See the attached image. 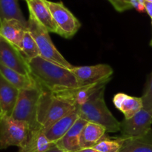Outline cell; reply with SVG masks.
Returning <instances> with one entry per match:
<instances>
[{"label": "cell", "instance_id": "obj_9", "mask_svg": "<svg viewBox=\"0 0 152 152\" xmlns=\"http://www.w3.org/2000/svg\"><path fill=\"white\" fill-rule=\"evenodd\" d=\"M79 82L80 88L107 83L113 75V68L107 64L75 67L71 69Z\"/></svg>", "mask_w": 152, "mask_h": 152}, {"label": "cell", "instance_id": "obj_23", "mask_svg": "<svg viewBox=\"0 0 152 152\" xmlns=\"http://www.w3.org/2000/svg\"><path fill=\"white\" fill-rule=\"evenodd\" d=\"M123 145V140L120 137L109 139L106 136L98 142L93 148L100 152H119Z\"/></svg>", "mask_w": 152, "mask_h": 152}, {"label": "cell", "instance_id": "obj_16", "mask_svg": "<svg viewBox=\"0 0 152 152\" xmlns=\"http://www.w3.org/2000/svg\"><path fill=\"white\" fill-rule=\"evenodd\" d=\"M113 102L118 110L124 115L125 119L129 120L143 108L141 97L132 96L125 93H118L114 96Z\"/></svg>", "mask_w": 152, "mask_h": 152}, {"label": "cell", "instance_id": "obj_32", "mask_svg": "<svg viewBox=\"0 0 152 152\" xmlns=\"http://www.w3.org/2000/svg\"><path fill=\"white\" fill-rule=\"evenodd\" d=\"M151 23H152V21H151ZM150 45L152 46V39H151V42H150Z\"/></svg>", "mask_w": 152, "mask_h": 152}, {"label": "cell", "instance_id": "obj_31", "mask_svg": "<svg viewBox=\"0 0 152 152\" xmlns=\"http://www.w3.org/2000/svg\"><path fill=\"white\" fill-rule=\"evenodd\" d=\"M145 1H149V2H152V0H145Z\"/></svg>", "mask_w": 152, "mask_h": 152}, {"label": "cell", "instance_id": "obj_29", "mask_svg": "<svg viewBox=\"0 0 152 152\" xmlns=\"http://www.w3.org/2000/svg\"><path fill=\"white\" fill-rule=\"evenodd\" d=\"M77 152H100L97 150L94 149L93 148H81L80 151H78Z\"/></svg>", "mask_w": 152, "mask_h": 152}, {"label": "cell", "instance_id": "obj_10", "mask_svg": "<svg viewBox=\"0 0 152 152\" xmlns=\"http://www.w3.org/2000/svg\"><path fill=\"white\" fill-rule=\"evenodd\" d=\"M0 64L24 75H31L28 61L20 50L3 39L0 42Z\"/></svg>", "mask_w": 152, "mask_h": 152}, {"label": "cell", "instance_id": "obj_1", "mask_svg": "<svg viewBox=\"0 0 152 152\" xmlns=\"http://www.w3.org/2000/svg\"><path fill=\"white\" fill-rule=\"evenodd\" d=\"M28 64L31 75L44 90L61 93L80 88L71 69L50 62L41 56L30 60Z\"/></svg>", "mask_w": 152, "mask_h": 152}, {"label": "cell", "instance_id": "obj_5", "mask_svg": "<svg viewBox=\"0 0 152 152\" xmlns=\"http://www.w3.org/2000/svg\"><path fill=\"white\" fill-rule=\"evenodd\" d=\"M28 31L37 42L42 57L68 69L74 68L55 47L48 31L31 15L28 20Z\"/></svg>", "mask_w": 152, "mask_h": 152}, {"label": "cell", "instance_id": "obj_11", "mask_svg": "<svg viewBox=\"0 0 152 152\" xmlns=\"http://www.w3.org/2000/svg\"><path fill=\"white\" fill-rule=\"evenodd\" d=\"M29 15L34 16L48 32L58 33V28L45 0H25Z\"/></svg>", "mask_w": 152, "mask_h": 152}, {"label": "cell", "instance_id": "obj_19", "mask_svg": "<svg viewBox=\"0 0 152 152\" xmlns=\"http://www.w3.org/2000/svg\"><path fill=\"white\" fill-rule=\"evenodd\" d=\"M56 144L50 142L42 130L31 133L28 142L19 152H46Z\"/></svg>", "mask_w": 152, "mask_h": 152}, {"label": "cell", "instance_id": "obj_33", "mask_svg": "<svg viewBox=\"0 0 152 152\" xmlns=\"http://www.w3.org/2000/svg\"><path fill=\"white\" fill-rule=\"evenodd\" d=\"M1 39H2V38H1V37H0V42H1Z\"/></svg>", "mask_w": 152, "mask_h": 152}, {"label": "cell", "instance_id": "obj_7", "mask_svg": "<svg viewBox=\"0 0 152 152\" xmlns=\"http://www.w3.org/2000/svg\"><path fill=\"white\" fill-rule=\"evenodd\" d=\"M58 28V33L65 39H71L81 27L79 19L62 2L45 0Z\"/></svg>", "mask_w": 152, "mask_h": 152}, {"label": "cell", "instance_id": "obj_15", "mask_svg": "<svg viewBox=\"0 0 152 152\" xmlns=\"http://www.w3.org/2000/svg\"><path fill=\"white\" fill-rule=\"evenodd\" d=\"M79 117H80L77 114V110H74L56 122L48 130L44 132L45 135L50 142L56 144L74 126Z\"/></svg>", "mask_w": 152, "mask_h": 152}, {"label": "cell", "instance_id": "obj_8", "mask_svg": "<svg viewBox=\"0 0 152 152\" xmlns=\"http://www.w3.org/2000/svg\"><path fill=\"white\" fill-rule=\"evenodd\" d=\"M152 111L142 108L132 118L120 122V136L122 140L140 139L152 130Z\"/></svg>", "mask_w": 152, "mask_h": 152}, {"label": "cell", "instance_id": "obj_20", "mask_svg": "<svg viewBox=\"0 0 152 152\" xmlns=\"http://www.w3.org/2000/svg\"><path fill=\"white\" fill-rule=\"evenodd\" d=\"M15 19L28 25L18 0H0V22L4 19Z\"/></svg>", "mask_w": 152, "mask_h": 152}, {"label": "cell", "instance_id": "obj_28", "mask_svg": "<svg viewBox=\"0 0 152 152\" xmlns=\"http://www.w3.org/2000/svg\"><path fill=\"white\" fill-rule=\"evenodd\" d=\"M46 152H66V151H63V150H62L61 148H59V147H57L56 145H55L54 146L52 147L51 148H50L48 151H47Z\"/></svg>", "mask_w": 152, "mask_h": 152}, {"label": "cell", "instance_id": "obj_30", "mask_svg": "<svg viewBox=\"0 0 152 152\" xmlns=\"http://www.w3.org/2000/svg\"><path fill=\"white\" fill-rule=\"evenodd\" d=\"M1 117H2V112H1V109L0 108V120H1Z\"/></svg>", "mask_w": 152, "mask_h": 152}, {"label": "cell", "instance_id": "obj_21", "mask_svg": "<svg viewBox=\"0 0 152 152\" xmlns=\"http://www.w3.org/2000/svg\"><path fill=\"white\" fill-rule=\"evenodd\" d=\"M122 140L123 145L119 152H152V140H150L129 139Z\"/></svg>", "mask_w": 152, "mask_h": 152}, {"label": "cell", "instance_id": "obj_14", "mask_svg": "<svg viewBox=\"0 0 152 152\" xmlns=\"http://www.w3.org/2000/svg\"><path fill=\"white\" fill-rule=\"evenodd\" d=\"M88 122L79 117L74 126L65 134V136L59 140L56 145L66 152H77L81 149L80 137L84 126Z\"/></svg>", "mask_w": 152, "mask_h": 152}, {"label": "cell", "instance_id": "obj_25", "mask_svg": "<svg viewBox=\"0 0 152 152\" xmlns=\"http://www.w3.org/2000/svg\"><path fill=\"white\" fill-rule=\"evenodd\" d=\"M117 11L124 12L132 9L131 0H108Z\"/></svg>", "mask_w": 152, "mask_h": 152}, {"label": "cell", "instance_id": "obj_24", "mask_svg": "<svg viewBox=\"0 0 152 152\" xmlns=\"http://www.w3.org/2000/svg\"><path fill=\"white\" fill-rule=\"evenodd\" d=\"M141 99L143 103V108L152 111V71L148 76Z\"/></svg>", "mask_w": 152, "mask_h": 152}, {"label": "cell", "instance_id": "obj_12", "mask_svg": "<svg viewBox=\"0 0 152 152\" xmlns=\"http://www.w3.org/2000/svg\"><path fill=\"white\" fill-rule=\"evenodd\" d=\"M28 25L15 19H4L0 22V37L19 49Z\"/></svg>", "mask_w": 152, "mask_h": 152}, {"label": "cell", "instance_id": "obj_13", "mask_svg": "<svg viewBox=\"0 0 152 152\" xmlns=\"http://www.w3.org/2000/svg\"><path fill=\"white\" fill-rule=\"evenodd\" d=\"M19 90L7 82L0 74V108L2 116L11 117Z\"/></svg>", "mask_w": 152, "mask_h": 152}, {"label": "cell", "instance_id": "obj_17", "mask_svg": "<svg viewBox=\"0 0 152 152\" xmlns=\"http://www.w3.org/2000/svg\"><path fill=\"white\" fill-rule=\"evenodd\" d=\"M0 74L7 82L19 90L39 87L38 83L31 75H24L7 68L1 64H0Z\"/></svg>", "mask_w": 152, "mask_h": 152}, {"label": "cell", "instance_id": "obj_22", "mask_svg": "<svg viewBox=\"0 0 152 152\" xmlns=\"http://www.w3.org/2000/svg\"><path fill=\"white\" fill-rule=\"evenodd\" d=\"M19 50L28 62L31 59L40 56L39 50L37 42L28 31H26L23 39H22Z\"/></svg>", "mask_w": 152, "mask_h": 152}, {"label": "cell", "instance_id": "obj_6", "mask_svg": "<svg viewBox=\"0 0 152 152\" xmlns=\"http://www.w3.org/2000/svg\"><path fill=\"white\" fill-rule=\"evenodd\" d=\"M30 135L31 131L26 123L7 116H2L0 120V150L10 146L22 148Z\"/></svg>", "mask_w": 152, "mask_h": 152}, {"label": "cell", "instance_id": "obj_3", "mask_svg": "<svg viewBox=\"0 0 152 152\" xmlns=\"http://www.w3.org/2000/svg\"><path fill=\"white\" fill-rule=\"evenodd\" d=\"M105 87L96 91L86 102L76 108L79 117L89 123L103 126L108 133H117L120 131L119 122L107 107L104 94Z\"/></svg>", "mask_w": 152, "mask_h": 152}, {"label": "cell", "instance_id": "obj_26", "mask_svg": "<svg viewBox=\"0 0 152 152\" xmlns=\"http://www.w3.org/2000/svg\"><path fill=\"white\" fill-rule=\"evenodd\" d=\"M145 0H131V4L133 8L136 9L138 12L143 13L145 11Z\"/></svg>", "mask_w": 152, "mask_h": 152}, {"label": "cell", "instance_id": "obj_27", "mask_svg": "<svg viewBox=\"0 0 152 152\" xmlns=\"http://www.w3.org/2000/svg\"><path fill=\"white\" fill-rule=\"evenodd\" d=\"M145 11L148 14V16L152 19V2L149 1H145Z\"/></svg>", "mask_w": 152, "mask_h": 152}, {"label": "cell", "instance_id": "obj_4", "mask_svg": "<svg viewBox=\"0 0 152 152\" xmlns=\"http://www.w3.org/2000/svg\"><path fill=\"white\" fill-rule=\"evenodd\" d=\"M42 94L39 86L31 89L19 90V96L11 117L29 126L31 134L41 130L39 125V109Z\"/></svg>", "mask_w": 152, "mask_h": 152}, {"label": "cell", "instance_id": "obj_18", "mask_svg": "<svg viewBox=\"0 0 152 152\" xmlns=\"http://www.w3.org/2000/svg\"><path fill=\"white\" fill-rule=\"evenodd\" d=\"M106 129L96 123L88 122L83 129L80 137L81 148H93L105 137Z\"/></svg>", "mask_w": 152, "mask_h": 152}, {"label": "cell", "instance_id": "obj_2", "mask_svg": "<svg viewBox=\"0 0 152 152\" xmlns=\"http://www.w3.org/2000/svg\"><path fill=\"white\" fill-rule=\"evenodd\" d=\"M76 108L75 103L68 91L53 93L42 89L39 109V129L43 132H45Z\"/></svg>", "mask_w": 152, "mask_h": 152}]
</instances>
